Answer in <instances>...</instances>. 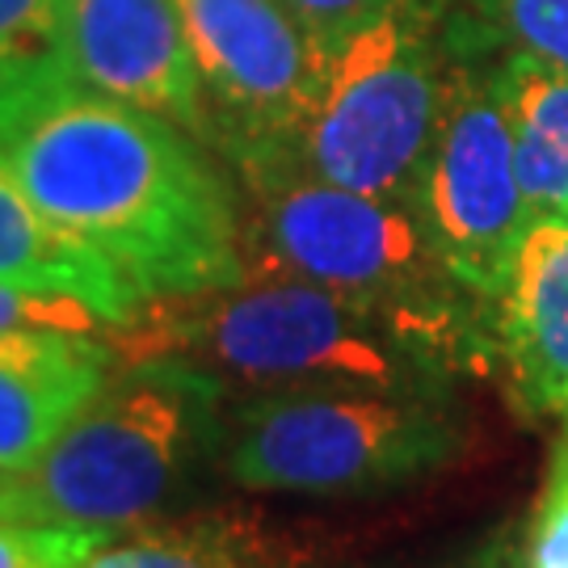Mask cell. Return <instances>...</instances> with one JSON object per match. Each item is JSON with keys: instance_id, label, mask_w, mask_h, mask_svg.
Returning <instances> with one entry per match:
<instances>
[{"instance_id": "cell-1", "label": "cell", "mask_w": 568, "mask_h": 568, "mask_svg": "<svg viewBox=\"0 0 568 568\" xmlns=\"http://www.w3.org/2000/svg\"><path fill=\"white\" fill-rule=\"evenodd\" d=\"M0 169L140 307L244 278L241 211L190 131L84 89L63 60L0 77Z\"/></svg>"}, {"instance_id": "cell-2", "label": "cell", "mask_w": 568, "mask_h": 568, "mask_svg": "<svg viewBox=\"0 0 568 568\" xmlns=\"http://www.w3.org/2000/svg\"><path fill=\"white\" fill-rule=\"evenodd\" d=\"M105 342L119 358L178 354L220 384L278 387H429L447 349L400 316L291 274L143 304Z\"/></svg>"}, {"instance_id": "cell-3", "label": "cell", "mask_w": 568, "mask_h": 568, "mask_svg": "<svg viewBox=\"0 0 568 568\" xmlns=\"http://www.w3.org/2000/svg\"><path fill=\"white\" fill-rule=\"evenodd\" d=\"M224 384L178 354L119 358L34 464L0 480V514L122 535L224 447Z\"/></svg>"}, {"instance_id": "cell-4", "label": "cell", "mask_w": 568, "mask_h": 568, "mask_svg": "<svg viewBox=\"0 0 568 568\" xmlns=\"http://www.w3.org/2000/svg\"><path fill=\"white\" fill-rule=\"evenodd\" d=\"M244 190V274H291L400 316L447 354L467 337L455 291L417 206L316 178L295 148L227 152Z\"/></svg>"}, {"instance_id": "cell-5", "label": "cell", "mask_w": 568, "mask_h": 568, "mask_svg": "<svg viewBox=\"0 0 568 568\" xmlns=\"http://www.w3.org/2000/svg\"><path fill=\"white\" fill-rule=\"evenodd\" d=\"M459 426L429 387H278L224 426L227 480L262 493H366L443 467Z\"/></svg>"}, {"instance_id": "cell-6", "label": "cell", "mask_w": 568, "mask_h": 568, "mask_svg": "<svg viewBox=\"0 0 568 568\" xmlns=\"http://www.w3.org/2000/svg\"><path fill=\"white\" fill-rule=\"evenodd\" d=\"M438 0H396L325 60L321 98L295 152L333 185L422 211L447 55Z\"/></svg>"}, {"instance_id": "cell-7", "label": "cell", "mask_w": 568, "mask_h": 568, "mask_svg": "<svg viewBox=\"0 0 568 568\" xmlns=\"http://www.w3.org/2000/svg\"><path fill=\"white\" fill-rule=\"evenodd\" d=\"M429 143L422 220L438 262L471 300H497L514 253L535 224L518 185L509 122L493 68L455 51Z\"/></svg>"}, {"instance_id": "cell-8", "label": "cell", "mask_w": 568, "mask_h": 568, "mask_svg": "<svg viewBox=\"0 0 568 568\" xmlns=\"http://www.w3.org/2000/svg\"><path fill=\"white\" fill-rule=\"evenodd\" d=\"M199 63L211 135L236 148H295L325 81V55L278 0H178Z\"/></svg>"}, {"instance_id": "cell-9", "label": "cell", "mask_w": 568, "mask_h": 568, "mask_svg": "<svg viewBox=\"0 0 568 568\" xmlns=\"http://www.w3.org/2000/svg\"><path fill=\"white\" fill-rule=\"evenodd\" d=\"M60 47L84 89L211 140L178 0H60Z\"/></svg>"}, {"instance_id": "cell-10", "label": "cell", "mask_w": 568, "mask_h": 568, "mask_svg": "<svg viewBox=\"0 0 568 568\" xmlns=\"http://www.w3.org/2000/svg\"><path fill=\"white\" fill-rule=\"evenodd\" d=\"M493 354L509 396L535 417L568 426V220L527 227L501 295L493 300Z\"/></svg>"}, {"instance_id": "cell-11", "label": "cell", "mask_w": 568, "mask_h": 568, "mask_svg": "<svg viewBox=\"0 0 568 568\" xmlns=\"http://www.w3.org/2000/svg\"><path fill=\"white\" fill-rule=\"evenodd\" d=\"M114 363V345L93 333H0V480L26 471L55 443Z\"/></svg>"}, {"instance_id": "cell-12", "label": "cell", "mask_w": 568, "mask_h": 568, "mask_svg": "<svg viewBox=\"0 0 568 568\" xmlns=\"http://www.w3.org/2000/svg\"><path fill=\"white\" fill-rule=\"evenodd\" d=\"M0 283L72 295L93 307L110 333L140 312V300L122 286L119 274L47 224L39 206L21 194L4 169H0Z\"/></svg>"}, {"instance_id": "cell-13", "label": "cell", "mask_w": 568, "mask_h": 568, "mask_svg": "<svg viewBox=\"0 0 568 568\" xmlns=\"http://www.w3.org/2000/svg\"><path fill=\"white\" fill-rule=\"evenodd\" d=\"M493 84L506 110L518 185L530 220L568 211V72L530 55H501Z\"/></svg>"}, {"instance_id": "cell-14", "label": "cell", "mask_w": 568, "mask_h": 568, "mask_svg": "<svg viewBox=\"0 0 568 568\" xmlns=\"http://www.w3.org/2000/svg\"><path fill=\"white\" fill-rule=\"evenodd\" d=\"M81 568H278V560L236 523L203 518L169 530H135L98 548Z\"/></svg>"}, {"instance_id": "cell-15", "label": "cell", "mask_w": 568, "mask_h": 568, "mask_svg": "<svg viewBox=\"0 0 568 568\" xmlns=\"http://www.w3.org/2000/svg\"><path fill=\"white\" fill-rule=\"evenodd\" d=\"M447 30L455 51L497 47L501 55H530L568 72V0H455Z\"/></svg>"}, {"instance_id": "cell-16", "label": "cell", "mask_w": 568, "mask_h": 568, "mask_svg": "<svg viewBox=\"0 0 568 568\" xmlns=\"http://www.w3.org/2000/svg\"><path fill=\"white\" fill-rule=\"evenodd\" d=\"M102 544V535L89 530L47 527L0 514V568H81Z\"/></svg>"}, {"instance_id": "cell-17", "label": "cell", "mask_w": 568, "mask_h": 568, "mask_svg": "<svg viewBox=\"0 0 568 568\" xmlns=\"http://www.w3.org/2000/svg\"><path fill=\"white\" fill-rule=\"evenodd\" d=\"M63 60L60 0H0V77Z\"/></svg>"}, {"instance_id": "cell-18", "label": "cell", "mask_w": 568, "mask_h": 568, "mask_svg": "<svg viewBox=\"0 0 568 568\" xmlns=\"http://www.w3.org/2000/svg\"><path fill=\"white\" fill-rule=\"evenodd\" d=\"M13 328H63V333H93L98 337V333H105V321L72 295L0 283V333H13Z\"/></svg>"}, {"instance_id": "cell-19", "label": "cell", "mask_w": 568, "mask_h": 568, "mask_svg": "<svg viewBox=\"0 0 568 568\" xmlns=\"http://www.w3.org/2000/svg\"><path fill=\"white\" fill-rule=\"evenodd\" d=\"M278 4L304 30L307 42L328 60L349 34H358L375 18H384L396 0H278Z\"/></svg>"}, {"instance_id": "cell-20", "label": "cell", "mask_w": 568, "mask_h": 568, "mask_svg": "<svg viewBox=\"0 0 568 568\" xmlns=\"http://www.w3.org/2000/svg\"><path fill=\"white\" fill-rule=\"evenodd\" d=\"M523 568H568V438L556 455L548 493L535 509Z\"/></svg>"}]
</instances>
